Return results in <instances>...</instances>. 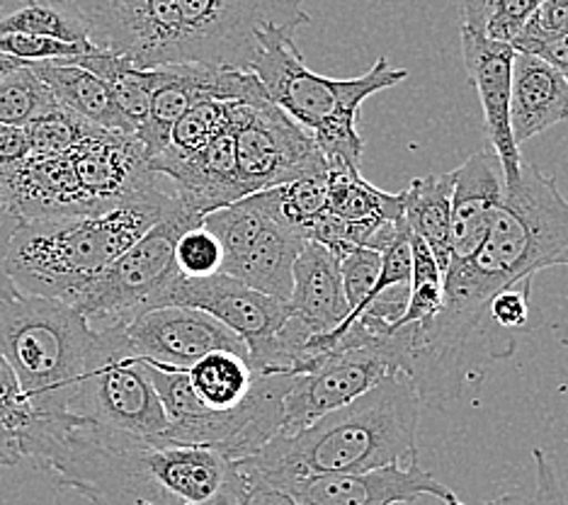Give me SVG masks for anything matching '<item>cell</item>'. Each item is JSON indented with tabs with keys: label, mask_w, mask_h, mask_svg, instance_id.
Masks as SVG:
<instances>
[{
	"label": "cell",
	"mask_w": 568,
	"mask_h": 505,
	"mask_svg": "<svg viewBox=\"0 0 568 505\" xmlns=\"http://www.w3.org/2000/svg\"><path fill=\"white\" fill-rule=\"evenodd\" d=\"M549 267H568V200L557 180L523 159L518 183L503 190L481 249L471 261L445 272L443 311L413 326L416 367L430 377L443 374L488 319L490 296L532 282Z\"/></svg>",
	"instance_id": "cell-1"
},
{
	"label": "cell",
	"mask_w": 568,
	"mask_h": 505,
	"mask_svg": "<svg viewBox=\"0 0 568 505\" xmlns=\"http://www.w3.org/2000/svg\"><path fill=\"white\" fill-rule=\"evenodd\" d=\"M90 505H245L251 482L214 450L139 440L63 416L32 457Z\"/></svg>",
	"instance_id": "cell-2"
},
{
	"label": "cell",
	"mask_w": 568,
	"mask_h": 505,
	"mask_svg": "<svg viewBox=\"0 0 568 505\" xmlns=\"http://www.w3.org/2000/svg\"><path fill=\"white\" fill-rule=\"evenodd\" d=\"M420 404L416 382L394 372L304 431L273 437L257 455L241 459L239 469L251 484L280 488L306 476L418 464Z\"/></svg>",
	"instance_id": "cell-3"
},
{
	"label": "cell",
	"mask_w": 568,
	"mask_h": 505,
	"mask_svg": "<svg viewBox=\"0 0 568 505\" xmlns=\"http://www.w3.org/2000/svg\"><path fill=\"white\" fill-rule=\"evenodd\" d=\"M175 200L161 190L98 214L20 219L8 249V275L18 292L75 306L102 270L132 249Z\"/></svg>",
	"instance_id": "cell-4"
},
{
	"label": "cell",
	"mask_w": 568,
	"mask_h": 505,
	"mask_svg": "<svg viewBox=\"0 0 568 505\" xmlns=\"http://www.w3.org/2000/svg\"><path fill=\"white\" fill-rule=\"evenodd\" d=\"M292 28H265L257 34L251 73L261 81L267 98L314 137L328 165L357 168L363 163L365 141L357 132L359 108L372 95L389 90L408 78L406 69H394L379 57L357 78H328L306 67L296 49Z\"/></svg>",
	"instance_id": "cell-5"
},
{
	"label": "cell",
	"mask_w": 568,
	"mask_h": 505,
	"mask_svg": "<svg viewBox=\"0 0 568 505\" xmlns=\"http://www.w3.org/2000/svg\"><path fill=\"white\" fill-rule=\"evenodd\" d=\"M95 333L81 311L67 302L18 292L0 304V353L34 413L69 416V401Z\"/></svg>",
	"instance_id": "cell-6"
},
{
	"label": "cell",
	"mask_w": 568,
	"mask_h": 505,
	"mask_svg": "<svg viewBox=\"0 0 568 505\" xmlns=\"http://www.w3.org/2000/svg\"><path fill=\"white\" fill-rule=\"evenodd\" d=\"M141 362L165 408L168 431L161 437L165 443L206 447L241 462L257 455L282 433L284 396L290 392L292 372H255L248 398L234 408L219 411L206 408L195 396L187 370L163 367L149 360Z\"/></svg>",
	"instance_id": "cell-7"
},
{
	"label": "cell",
	"mask_w": 568,
	"mask_h": 505,
	"mask_svg": "<svg viewBox=\"0 0 568 505\" xmlns=\"http://www.w3.org/2000/svg\"><path fill=\"white\" fill-rule=\"evenodd\" d=\"M85 370L67 413L90 427L139 440H161L168 416L149 374L124 339L122 323L95 329Z\"/></svg>",
	"instance_id": "cell-8"
},
{
	"label": "cell",
	"mask_w": 568,
	"mask_h": 505,
	"mask_svg": "<svg viewBox=\"0 0 568 505\" xmlns=\"http://www.w3.org/2000/svg\"><path fill=\"white\" fill-rule=\"evenodd\" d=\"M326 335L333 343V353L292 377L284 396L280 435L300 433L326 413L367 394L389 374L406 372V353L398 331L389 329L377 335L353 321L343 333Z\"/></svg>",
	"instance_id": "cell-9"
},
{
	"label": "cell",
	"mask_w": 568,
	"mask_h": 505,
	"mask_svg": "<svg viewBox=\"0 0 568 505\" xmlns=\"http://www.w3.org/2000/svg\"><path fill=\"white\" fill-rule=\"evenodd\" d=\"M202 222L204 214L175 194L161 222L153 224L132 249H126L88 284L75 309L90 321V326L129 323L144 311L159 309L165 290L180 275L175 243L185 231L202 226Z\"/></svg>",
	"instance_id": "cell-10"
},
{
	"label": "cell",
	"mask_w": 568,
	"mask_h": 505,
	"mask_svg": "<svg viewBox=\"0 0 568 505\" xmlns=\"http://www.w3.org/2000/svg\"><path fill=\"white\" fill-rule=\"evenodd\" d=\"M234 134L239 185L243 198L302 178L328 175V161L314 137L284 114L273 100L226 102Z\"/></svg>",
	"instance_id": "cell-11"
},
{
	"label": "cell",
	"mask_w": 568,
	"mask_h": 505,
	"mask_svg": "<svg viewBox=\"0 0 568 505\" xmlns=\"http://www.w3.org/2000/svg\"><path fill=\"white\" fill-rule=\"evenodd\" d=\"M187 63L251 71L265 28L300 30L312 22L304 0H175Z\"/></svg>",
	"instance_id": "cell-12"
},
{
	"label": "cell",
	"mask_w": 568,
	"mask_h": 505,
	"mask_svg": "<svg viewBox=\"0 0 568 505\" xmlns=\"http://www.w3.org/2000/svg\"><path fill=\"white\" fill-rule=\"evenodd\" d=\"M202 226L222 245V275L290 302L292 267L304 239L261 210L251 198L204 216Z\"/></svg>",
	"instance_id": "cell-13"
},
{
	"label": "cell",
	"mask_w": 568,
	"mask_h": 505,
	"mask_svg": "<svg viewBox=\"0 0 568 505\" xmlns=\"http://www.w3.org/2000/svg\"><path fill=\"white\" fill-rule=\"evenodd\" d=\"M161 306L206 311L243 341L253 372H284L280 367V335L292 316L287 302L216 272L210 277L178 275L165 290Z\"/></svg>",
	"instance_id": "cell-14"
},
{
	"label": "cell",
	"mask_w": 568,
	"mask_h": 505,
	"mask_svg": "<svg viewBox=\"0 0 568 505\" xmlns=\"http://www.w3.org/2000/svg\"><path fill=\"white\" fill-rule=\"evenodd\" d=\"M88 24L90 44L132 61L136 69L187 63L175 0H73Z\"/></svg>",
	"instance_id": "cell-15"
},
{
	"label": "cell",
	"mask_w": 568,
	"mask_h": 505,
	"mask_svg": "<svg viewBox=\"0 0 568 505\" xmlns=\"http://www.w3.org/2000/svg\"><path fill=\"white\" fill-rule=\"evenodd\" d=\"M129 350L163 367L190 370L214 350H231L248 357L243 341L224 323L195 306H159L122 323Z\"/></svg>",
	"instance_id": "cell-16"
},
{
	"label": "cell",
	"mask_w": 568,
	"mask_h": 505,
	"mask_svg": "<svg viewBox=\"0 0 568 505\" xmlns=\"http://www.w3.org/2000/svg\"><path fill=\"white\" fill-rule=\"evenodd\" d=\"M280 494L296 505H402L430 496L445 505H467L418 464L379 466L359 474L306 476L282 484Z\"/></svg>",
	"instance_id": "cell-17"
},
{
	"label": "cell",
	"mask_w": 568,
	"mask_h": 505,
	"mask_svg": "<svg viewBox=\"0 0 568 505\" xmlns=\"http://www.w3.org/2000/svg\"><path fill=\"white\" fill-rule=\"evenodd\" d=\"M462 54L469 81L479 93L488 144L503 171V183L513 185L520 178L525 155L515 144L510 129V85H513V44L496 42L484 32L462 28Z\"/></svg>",
	"instance_id": "cell-18"
},
{
	"label": "cell",
	"mask_w": 568,
	"mask_h": 505,
	"mask_svg": "<svg viewBox=\"0 0 568 505\" xmlns=\"http://www.w3.org/2000/svg\"><path fill=\"white\" fill-rule=\"evenodd\" d=\"M452 175H455V190H452L447 270L471 261L481 249L498 214L503 190H506L494 149L476 151L457 171H452Z\"/></svg>",
	"instance_id": "cell-19"
},
{
	"label": "cell",
	"mask_w": 568,
	"mask_h": 505,
	"mask_svg": "<svg viewBox=\"0 0 568 505\" xmlns=\"http://www.w3.org/2000/svg\"><path fill=\"white\" fill-rule=\"evenodd\" d=\"M566 120V78L545 59L527 51H515L510 85V129L515 144L520 147Z\"/></svg>",
	"instance_id": "cell-20"
},
{
	"label": "cell",
	"mask_w": 568,
	"mask_h": 505,
	"mask_svg": "<svg viewBox=\"0 0 568 505\" xmlns=\"http://www.w3.org/2000/svg\"><path fill=\"white\" fill-rule=\"evenodd\" d=\"M287 306L316 335L335 331L351 314L343 292L338 257L326 245L304 241V249L292 267V294Z\"/></svg>",
	"instance_id": "cell-21"
},
{
	"label": "cell",
	"mask_w": 568,
	"mask_h": 505,
	"mask_svg": "<svg viewBox=\"0 0 568 505\" xmlns=\"http://www.w3.org/2000/svg\"><path fill=\"white\" fill-rule=\"evenodd\" d=\"M30 69L49 88L61 108L75 112L100 129L132 134L122 112L114 105L110 88L98 75L67 61H37L30 63Z\"/></svg>",
	"instance_id": "cell-22"
},
{
	"label": "cell",
	"mask_w": 568,
	"mask_h": 505,
	"mask_svg": "<svg viewBox=\"0 0 568 505\" xmlns=\"http://www.w3.org/2000/svg\"><path fill=\"white\" fill-rule=\"evenodd\" d=\"M452 190H455V175L452 173L416 178L410 180L406 190H402L406 224L428 245L443 272L449 265Z\"/></svg>",
	"instance_id": "cell-23"
},
{
	"label": "cell",
	"mask_w": 568,
	"mask_h": 505,
	"mask_svg": "<svg viewBox=\"0 0 568 505\" xmlns=\"http://www.w3.org/2000/svg\"><path fill=\"white\" fill-rule=\"evenodd\" d=\"M10 32L90 42L85 18L73 0H0V34Z\"/></svg>",
	"instance_id": "cell-24"
},
{
	"label": "cell",
	"mask_w": 568,
	"mask_h": 505,
	"mask_svg": "<svg viewBox=\"0 0 568 505\" xmlns=\"http://www.w3.org/2000/svg\"><path fill=\"white\" fill-rule=\"evenodd\" d=\"M192 392L206 408H234L253 392L255 372L245 355L214 350L187 370Z\"/></svg>",
	"instance_id": "cell-25"
},
{
	"label": "cell",
	"mask_w": 568,
	"mask_h": 505,
	"mask_svg": "<svg viewBox=\"0 0 568 505\" xmlns=\"http://www.w3.org/2000/svg\"><path fill=\"white\" fill-rule=\"evenodd\" d=\"M226 124H229L226 102H219V100L195 102V105H192L175 122L165 149L156 155V159L149 161V168L159 175L163 168L187 161L192 155L202 153L219 134L224 132Z\"/></svg>",
	"instance_id": "cell-26"
},
{
	"label": "cell",
	"mask_w": 568,
	"mask_h": 505,
	"mask_svg": "<svg viewBox=\"0 0 568 505\" xmlns=\"http://www.w3.org/2000/svg\"><path fill=\"white\" fill-rule=\"evenodd\" d=\"M410 294L404 316L392 329L408 326V323H428L443 311L445 304V272L437 265L430 253L416 233L410 231Z\"/></svg>",
	"instance_id": "cell-27"
},
{
	"label": "cell",
	"mask_w": 568,
	"mask_h": 505,
	"mask_svg": "<svg viewBox=\"0 0 568 505\" xmlns=\"http://www.w3.org/2000/svg\"><path fill=\"white\" fill-rule=\"evenodd\" d=\"M57 105L59 102L32 73L30 63L0 78V124L24 127Z\"/></svg>",
	"instance_id": "cell-28"
},
{
	"label": "cell",
	"mask_w": 568,
	"mask_h": 505,
	"mask_svg": "<svg viewBox=\"0 0 568 505\" xmlns=\"http://www.w3.org/2000/svg\"><path fill=\"white\" fill-rule=\"evenodd\" d=\"M22 129L30 141V153L57 155L79 147L81 141L90 132H95L98 127L85 122L83 117H79L75 112L57 105L42 112L40 117H34V120L30 124H24Z\"/></svg>",
	"instance_id": "cell-29"
},
{
	"label": "cell",
	"mask_w": 568,
	"mask_h": 505,
	"mask_svg": "<svg viewBox=\"0 0 568 505\" xmlns=\"http://www.w3.org/2000/svg\"><path fill=\"white\" fill-rule=\"evenodd\" d=\"M338 267H341L343 292H345L347 306H351V314H347V319L341 323V326L331 333H343L359 314V309L367 304L382 270V253L363 249V245H355V249H351L341 257Z\"/></svg>",
	"instance_id": "cell-30"
},
{
	"label": "cell",
	"mask_w": 568,
	"mask_h": 505,
	"mask_svg": "<svg viewBox=\"0 0 568 505\" xmlns=\"http://www.w3.org/2000/svg\"><path fill=\"white\" fill-rule=\"evenodd\" d=\"M95 49L98 47H93L90 42L73 44V42H63V39L42 37V34H18V32L0 34V51L24 63L73 59V57L90 54V51Z\"/></svg>",
	"instance_id": "cell-31"
},
{
	"label": "cell",
	"mask_w": 568,
	"mask_h": 505,
	"mask_svg": "<svg viewBox=\"0 0 568 505\" xmlns=\"http://www.w3.org/2000/svg\"><path fill=\"white\" fill-rule=\"evenodd\" d=\"M175 265L185 277H210L222 267V245L204 226L190 229L175 243Z\"/></svg>",
	"instance_id": "cell-32"
},
{
	"label": "cell",
	"mask_w": 568,
	"mask_h": 505,
	"mask_svg": "<svg viewBox=\"0 0 568 505\" xmlns=\"http://www.w3.org/2000/svg\"><path fill=\"white\" fill-rule=\"evenodd\" d=\"M535 459V486L529 488H515L510 494H503L484 505H568L564 488L559 482V474L554 469V462L545 450H532Z\"/></svg>",
	"instance_id": "cell-33"
},
{
	"label": "cell",
	"mask_w": 568,
	"mask_h": 505,
	"mask_svg": "<svg viewBox=\"0 0 568 505\" xmlns=\"http://www.w3.org/2000/svg\"><path fill=\"white\" fill-rule=\"evenodd\" d=\"M539 6L541 0H490L484 34L496 42L513 44Z\"/></svg>",
	"instance_id": "cell-34"
},
{
	"label": "cell",
	"mask_w": 568,
	"mask_h": 505,
	"mask_svg": "<svg viewBox=\"0 0 568 505\" xmlns=\"http://www.w3.org/2000/svg\"><path fill=\"white\" fill-rule=\"evenodd\" d=\"M34 421L37 413L30 404L8 406L0 401V466H16L24 459L22 445Z\"/></svg>",
	"instance_id": "cell-35"
},
{
	"label": "cell",
	"mask_w": 568,
	"mask_h": 505,
	"mask_svg": "<svg viewBox=\"0 0 568 505\" xmlns=\"http://www.w3.org/2000/svg\"><path fill=\"white\" fill-rule=\"evenodd\" d=\"M557 37H568V0H541L523 32L513 39V47Z\"/></svg>",
	"instance_id": "cell-36"
},
{
	"label": "cell",
	"mask_w": 568,
	"mask_h": 505,
	"mask_svg": "<svg viewBox=\"0 0 568 505\" xmlns=\"http://www.w3.org/2000/svg\"><path fill=\"white\" fill-rule=\"evenodd\" d=\"M488 319L506 331L525 329L529 321V282L500 290L488 300Z\"/></svg>",
	"instance_id": "cell-37"
},
{
	"label": "cell",
	"mask_w": 568,
	"mask_h": 505,
	"mask_svg": "<svg viewBox=\"0 0 568 505\" xmlns=\"http://www.w3.org/2000/svg\"><path fill=\"white\" fill-rule=\"evenodd\" d=\"M515 51H527V54H535L539 59H545L551 63L568 83V37H557V39H539V42H525L513 47Z\"/></svg>",
	"instance_id": "cell-38"
},
{
	"label": "cell",
	"mask_w": 568,
	"mask_h": 505,
	"mask_svg": "<svg viewBox=\"0 0 568 505\" xmlns=\"http://www.w3.org/2000/svg\"><path fill=\"white\" fill-rule=\"evenodd\" d=\"M30 155V141L22 127L0 124V171Z\"/></svg>",
	"instance_id": "cell-39"
},
{
	"label": "cell",
	"mask_w": 568,
	"mask_h": 505,
	"mask_svg": "<svg viewBox=\"0 0 568 505\" xmlns=\"http://www.w3.org/2000/svg\"><path fill=\"white\" fill-rule=\"evenodd\" d=\"M18 222H20L18 216L0 219V304L12 300V296L18 294V287L12 284V280L8 275V249H10L12 231H16Z\"/></svg>",
	"instance_id": "cell-40"
},
{
	"label": "cell",
	"mask_w": 568,
	"mask_h": 505,
	"mask_svg": "<svg viewBox=\"0 0 568 505\" xmlns=\"http://www.w3.org/2000/svg\"><path fill=\"white\" fill-rule=\"evenodd\" d=\"M0 401L8 406H22L28 404L24 401L22 392H20V382L16 377V372H12V367L8 365V360L3 357V353H0Z\"/></svg>",
	"instance_id": "cell-41"
},
{
	"label": "cell",
	"mask_w": 568,
	"mask_h": 505,
	"mask_svg": "<svg viewBox=\"0 0 568 505\" xmlns=\"http://www.w3.org/2000/svg\"><path fill=\"white\" fill-rule=\"evenodd\" d=\"M22 67H28V63L20 61V59H12V57H8V54H3V51H0V78L12 73V71H18Z\"/></svg>",
	"instance_id": "cell-42"
},
{
	"label": "cell",
	"mask_w": 568,
	"mask_h": 505,
	"mask_svg": "<svg viewBox=\"0 0 568 505\" xmlns=\"http://www.w3.org/2000/svg\"><path fill=\"white\" fill-rule=\"evenodd\" d=\"M8 216H16V214H12L10 198H8L3 183H0V219H8Z\"/></svg>",
	"instance_id": "cell-43"
}]
</instances>
